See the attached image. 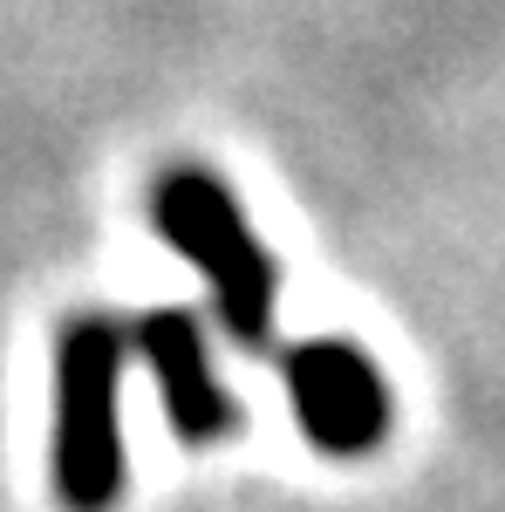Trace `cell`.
I'll list each match as a JSON object with an SVG mask.
<instances>
[{"label":"cell","mask_w":505,"mask_h":512,"mask_svg":"<svg viewBox=\"0 0 505 512\" xmlns=\"http://www.w3.org/2000/svg\"><path fill=\"white\" fill-rule=\"evenodd\" d=\"M287 396H294L301 437L328 458H362L389 431L383 369L349 342H301L287 355Z\"/></svg>","instance_id":"cell-3"},{"label":"cell","mask_w":505,"mask_h":512,"mask_svg":"<svg viewBox=\"0 0 505 512\" xmlns=\"http://www.w3.org/2000/svg\"><path fill=\"white\" fill-rule=\"evenodd\" d=\"M123 328L82 315L55 342V485L76 512H110L123 492Z\"/></svg>","instance_id":"cell-2"},{"label":"cell","mask_w":505,"mask_h":512,"mask_svg":"<svg viewBox=\"0 0 505 512\" xmlns=\"http://www.w3.org/2000/svg\"><path fill=\"white\" fill-rule=\"evenodd\" d=\"M151 226L205 274L212 301H219V321L233 328L246 349H267L273 301H280V267H273L267 246L253 239L239 198L219 178H205V171H164L151 192Z\"/></svg>","instance_id":"cell-1"},{"label":"cell","mask_w":505,"mask_h":512,"mask_svg":"<svg viewBox=\"0 0 505 512\" xmlns=\"http://www.w3.org/2000/svg\"><path fill=\"white\" fill-rule=\"evenodd\" d=\"M137 349H144V362H151L157 383H164V410H171L178 437L212 444V437H226V431L239 424V403L226 396L219 369H212L205 328H198L185 308L144 315V321H137Z\"/></svg>","instance_id":"cell-4"}]
</instances>
